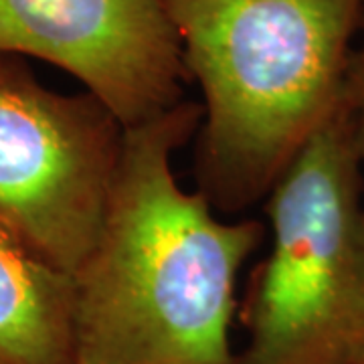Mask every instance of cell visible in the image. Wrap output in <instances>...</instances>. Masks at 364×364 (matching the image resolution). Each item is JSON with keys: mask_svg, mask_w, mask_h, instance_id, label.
<instances>
[{"mask_svg": "<svg viewBox=\"0 0 364 364\" xmlns=\"http://www.w3.org/2000/svg\"><path fill=\"white\" fill-rule=\"evenodd\" d=\"M272 243L229 364H356L364 354L363 162L350 91L265 196Z\"/></svg>", "mask_w": 364, "mask_h": 364, "instance_id": "3957f363", "label": "cell"}, {"mask_svg": "<svg viewBox=\"0 0 364 364\" xmlns=\"http://www.w3.org/2000/svg\"><path fill=\"white\" fill-rule=\"evenodd\" d=\"M0 364H75L73 277L2 229Z\"/></svg>", "mask_w": 364, "mask_h": 364, "instance_id": "8992f818", "label": "cell"}, {"mask_svg": "<svg viewBox=\"0 0 364 364\" xmlns=\"http://www.w3.org/2000/svg\"><path fill=\"white\" fill-rule=\"evenodd\" d=\"M124 128L91 93H59L0 55V229L73 273L100 231Z\"/></svg>", "mask_w": 364, "mask_h": 364, "instance_id": "277c9868", "label": "cell"}, {"mask_svg": "<svg viewBox=\"0 0 364 364\" xmlns=\"http://www.w3.org/2000/svg\"><path fill=\"white\" fill-rule=\"evenodd\" d=\"M184 71L203 91L196 176L239 213L342 104L364 0H162Z\"/></svg>", "mask_w": 364, "mask_h": 364, "instance_id": "7a4b0ae2", "label": "cell"}, {"mask_svg": "<svg viewBox=\"0 0 364 364\" xmlns=\"http://www.w3.org/2000/svg\"><path fill=\"white\" fill-rule=\"evenodd\" d=\"M356 364H364V354H363V358H360V360H358V363Z\"/></svg>", "mask_w": 364, "mask_h": 364, "instance_id": "ba28073f", "label": "cell"}, {"mask_svg": "<svg viewBox=\"0 0 364 364\" xmlns=\"http://www.w3.org/2000/svg\"><path fill=\"white\" fill-rule=\"evenodd\" d=\"M203 109L124 128L104 217L73 273L75 364H229L237 279L265 229L221 221L174 174Z\"/></svg>", "mask_w": 364, "mask_h": 364, "instance_id": "6da1fadb", "label": "cell"}, {"mask_svg": "<svg viewBox=\"0 0 364 364\" xmlns=\"http://www.w3.org/2000/svg\"><path fill=\"white\" fill-rule=\"evenodd\" d=\"M0 55L63 69L122 128L182 100L186 71L162 0H0Z\"/></svg>", "mask_w": 364, "mask_h": 364, "instance_id": "5b68a950", "label": "cell"}, {"mask_svg": "<svg viewBox=\"0 0 364 364\" xmlns=\"http://www.w3.org/2000/svg\"><path fill=\"white\" fill-rule=\"evenodd\" d=\"M348 91H350L352 109H354L356 146H358V156H360L364 170V37L358 43L356 53H354V59H352Z\"/></svg>", "mask_w": 364, "mask_h": 364, "instance_id": "52a82bcc", "label": "cell"}]
</instances>
